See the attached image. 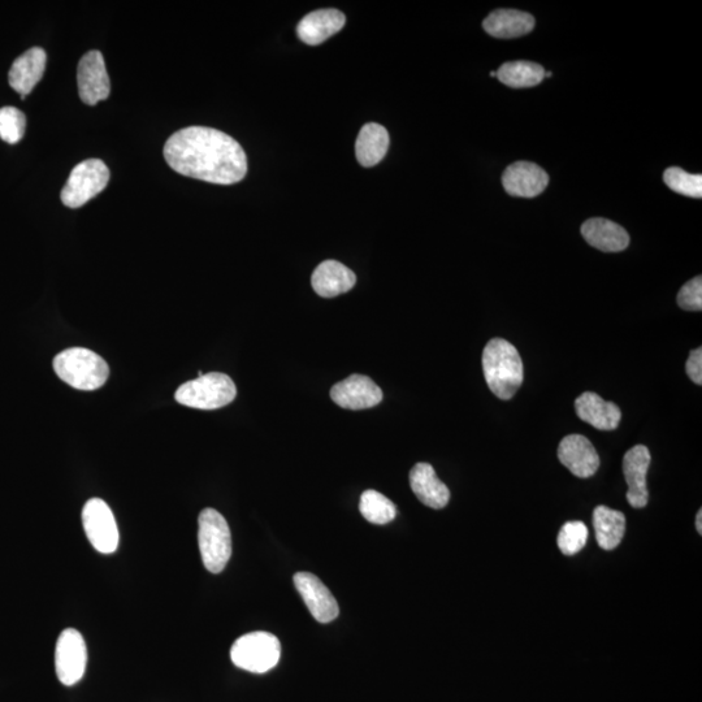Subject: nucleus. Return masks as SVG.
Segmentation results:
<instances>
[{"instance_id": "c85d7f7f", "label": "nucleus", "mask_w": 702, "mask_h": 702, "mask_svg": "<svg viewBox=\"0 0 702 702\" xmlns=\"http://www.w3.org/2000/svg\"><path fill=\"white\" fill-rule=\"evenodd\" d=\"M26 129V117L15 107L0 108V138L11 145L20 142Z\"/></svg>"}, {"instance_id": "5701e85b", "label": "nucleus", "mask_w": 702, "mask_h": 702, "mask_svg": "<svg viewBox=\"0 0 702 702\" xmlns=\"http://www.w3.org/2000/svg\"><path fill=\"white\" fill-rule=\"evenodd\" d=\"M389 149V134L380 124L368 123L359 132L355 154L363 167L379 164Z\"/></svg>"}, {"instance_id": "9b49d317", "label": "nucleus", "mask_w": 702, "mask_h": 702, "mask_svg": "<svg viewBox=\"0 0 702 702\" xmlns=\"http://www.w3.org/2000/svg\"><path fill=\"white\" fill-rule=\"evenodd\" d=\"M331 398L342 409H371L383 401V390L368 376L351 375L331 389Z\"/></svg>"}, {"instance_id": "0eeeda50", "label": "nucleus", "mask_w": 702, "mask_h": 702, "mask_svg": "<svg viewBox=\"0 0 702 702\" xmlns=\"http://www.w3.org/2000/svg\"><path fill=\"white\" fill-rule=\"evenodd\" d=\"M110 169L99 159L84 160L72 169L60 198L64 206L78 208L106 189Z\"/></svg>"}, {"instance_id": "473e14b6", "label": "nucleus", "mask_w": 702, "mask_h": 702, "mask_svg": "<svg viewBox=\"0 0 702 702\" xmlns=\"http://www.w3.org/2000/svg\"><path fill=\"white\" fill-rule=\"evenodd\" d=\"M491 76H492V77H496V76H497V72H494V71L491 72Z\"/></svg>"}, {"instance_id": "f03ea898", "label": "nucleus", "mask_w": 702, "mask_h": 702, "mask_svg": "<svg viewBox=\"0 0 702 702\" xmlns=\"http://www.w3.org/2000/svg\"><path fill=\"white\" fill-rule=\"evenodd\" d=\"M483 371L489 389L500 400H511L523 383L522 358L504 338H493L485 346Z\"/></svg>"}, {"instance_id": "4be33fe9", "label": "nucleus", "mask_w": 702, "mask_h": 702, "mask_svg": "<svg viewBox=\"0 0 702 702\" xmlns=\"http://www.w3.org/2000/svg\"><path fill=\"white\" fill-rule=\"evenodd\" d=\"M483 26L485 32L494 38H518L532 32L535 19L527 12L497 10L484 20Z\"/></svg>"}, {"instance_id": "423d86ee", "label": "nucleus", "mask_w": 702, "mask_h": 702, "mask_svg": "<svg viewBox=\"0 0 702 702\" xmlns=\"http://www.w3.org/2000/svg\"><path fill=\"white\" fill-rule=\"evenodd\" d=\"M281 644L270 632H250L234 641L231 658L234 665L254 674H264L279 663Z\"/></svg>"}, {"instance_id": "aec40b11", "label": "nucleus", "mask_w": 702, "mask_h": 702, "mask_svg": "<svg viewBox=\"0 0 702 702\" xmlns=\"http://www.w3.org/2000/svg\"><path fill=\"white\" fill-rule=\"evenodd\" d=\"M575 410L583 422L600 431H614L622 419V411L614 402L604 401L593 392L583 393L575 401Z\"/></svg>"}, {"instance_id": "f3484780", "label": "nucleus", "mask_w": 702, "mask_h": 702, "mask_svg": "<svg viewBox=\"0 0 702 702\" xmlns=\"http://www.w3.org/2000/svg\"><path fill=\"white\" fill-rule=\"evenodd\" d=\"M355 283V273L337 260H325L320 263L311 277L312 288L323 298H335L349 292Z\"/></svg>"}, {"instance_id": "b1692460", "label": "nucleus", "mask_w": 702, "mask_h": 702, "mask_svg": "<svg viewBox=\"0 0 702 702\" xmlns=\"http://www.w3.org/2000/svg\"><path fill=\"white\" fill-rule=\"evenodd\" d=\"M597 544L604 550H614L622 543L626 532V517L621 511L597 506L593 511Z\"/></svg>"}, {"instance_id": "a211bd4d", "label": "nucleus", "mask_w": 702, "mask_h": 702, "mask_svg": "<svg viewBox=\"0 0 702 702\" xmlns=\"http://www.w3.org/2000/svg\"><path fill=\"white\" fill-rule=\"evenodd\" d=\"M47 55L41 47H33L13 62L8 75V81L13 90L25 98L30 93L45 73Z\"/></svg>"}, {"instance_id": "f257e3e1", "label": "nucleus", "mask_w": 702, "mask_h": 702, "mask_svg": "<svg viewBox=\"0 0 702 702\" xmlns=\"http://www.w3.org/2000/svg\"><path fill=\"white\" fill-rule=\"evenodd\" d=\"M164 158L180 175L210 184H237L247 173L244 149L218 129L189 127L179 130L164 145Z\"/></svg>"}, {"instance_id": "39448f33", "label": "nucleus", "mask_w": 702, "mask_h": 702, "mask_svg": "<svg viewBox=\"0 0 702 702\" xmlns=\"http://www.w3.org/2000/svg\"><path fill=\"white\" fill-rule=\"evenodd\" d=\"M237 396L234 381L220 372L197 377L182 384L175 394L180 405L199 410H216L229 405Z\"/></svg>"}, {"instance_id": "cd10ccee", "label": "nucleus", "mask_w": 702, "mask_h": 702, "mask_svg": "<svg viewBox=\"0 0 702 702\" xmlns=\"http://www.w3.org/2000/svg\"><path fill=\"white\" fill-rule=\"evenodd\" d=\"M588 540V528L583 522H567L563 524L558 535V548L565 556H574L583 550Z\"/></svg>"}, {"instance_id": "6ab92c4d", "label": "nucleus", "mask_w": 702, "mask_h": 702, "mask_svg": "<svg viewBox=\"0 0 702 702\" xmlns=\"http://www.w3.org/2000/svg\"><path fill=\"white\" fill-rule=\"evenodd\" d=\"M410 485L419 501L431 509H444L449 504V488L437 478L429 463H416L410 472Z\"/></svg>"}, {"instance_id": "9d476101", "label": "nucleus", "mask_w": 702, "mask_h": 702, "mask_svg": "<svg viewBox=\"0 0 702 702\" xmlns=\"http://www.w3.org/2000/svg\"><path fill=\"white\" fill-rule=\"evenodd\" d=\"M78 93L82 102L95 106L110 97L111 82L101 51H89L77 67Z\"/></svg>"}, {"instance_id": "20e7f679", "label": "nucleus", "mask_w": 702, "mask_h": 702, "mask_svg": "<svg viewBox=\"0 0 702 702\" xmlns=\"http://www.w3.org/2000/svg\"><path fill=\"white\" fill-rule=\"evenodd\" d=\"M198 544L203 565L220 574L232 556V535L227 520L215 509H205L198 519Z\"/></svg>"}, {"instance_id": "f8f14e48", "label": "nucleus", "mask_w": 702, "mask_h": 702, "mask_svg": "<svg viewBox=\"0 0 702 702\" xmlns=\"http://www.w3.org/2000/svg\"><path fill=\"white\" fill-rule=\"evenodd\" d=\"M294 584L316 621L320 623L335 621L340 609L336 598L325 587L322 580L310 572H298L294 575Z\"/></svg>"}, {"instance_id": "7ed1b4c3", "label": "nucleus", "mask_w": 702, "mask_h": 702, "mask_svg": "<svg viewBox=\"0 0 702 702\" xmlns=\"http://www.w3.org/2000/svg\"><path fill=\"white\" fill-rule=\"evenodd\" d=\"M55 374L72 388L97 390L106 384L110 367L94 351L84 348L65 349L54 359Z\"/></svg>"}, {"instance_id": "6e6552de", "label": "nucleus", "mask_w": 702, "mask_h": 702, "mask_svg": "<svg viewBox=\"0 0 702 702\" xmlns=\"http://www.w3.org/2000/svg\"><path fill=\"white\" fill-rule=\"evenodd\" d=\"M82 524L86 536L102 554L115 553L119 546V528L110 506L101 498H91L82 509Z\"/></svg>"}, {"instance_id": "7c9ffc66", "label": "nucleus", "mask_w": 702, "mask_h": 702, "mask_svg": "<svg viewBox=\"0 0 702 702\" xmlns=\"http://www.w3.org/2000/svg\"><path fill=\"white\" fill-rule=\"evenodd\" d=\"M686 370L689 377L693 383L697 385L702 384V349L693 350L689 354V358L686 364Z\"/></svg>"}, {"instance_id": "dca6fc26", "label": "nucleus", "mask_w": 702, "mask_h": 702, "mask_svg": "<svg viewBox=\"0 0 702 702\" xmlns=\"http://www.w3.org/2000/svg\"><path fill=\"white\" fill-rule=\"evenodd\" d=\"M346 23L344 13L333 8L309 13L297 26L299 39L306 45L318 46L340 32Z\"/></svg>"}, {"instance_id": "bb28decb", "label": "nucleus", "mask_w": 702, "mask_h": 702, "mask_svg": "<svg viewBox=\"0 0 702 702\" xmlns=\"http://www.w3.org/2000/svg\"><path fill=\"white\" fill-rule=\"evenodd\" d=\"M663 181L675 193L691 198L702 197V176L692 175L682 168L673 167L663 173Z\"/></svg>"}, {"instance_id": "4468645a", "label": "nucleus", "mask_w": 702, "mask_h": 702, "mask_svg": "<svg viewBox=\"0 0 702 702\" xmlns=\"http://www.w3.org/2000/svg\"><path fill=\"white\" fill-rule=\"evenodd\" d=\"M558 458L572 475L587 479L600 467V457L592 442L582 435L566 436L558 446Z\"/></svg>"}, {"instance_id": "a878e982", "label": "nucleus", "mask_w": 702, "mask_h": 702, "mask_svg": "<svg viewBox=\"0 0 702 702\" xmlns=\"http://www.w3.org/2000/svg\"><path fill=\"white\" fill-rule=\"evenodd\" d=\"M359 510L364 519L372 524H388L397 515L396 505L389 498L376 491L363 492Z\"/></svg>"}, {"instance_id": "2eb2a0df", "label": "nucleus", "mask_w": 702, "mask_h": 702, "mask_svg": "<svg viewBox=\"0 0 702 702\" xmlns=\"http://www.w3.org/2000/svg\"><path fill=\"white\" fill-rule=\"evenodd\" d=\"M502 184L513 197L533 198L544 192L549 184L548 173L531 162H517L506 168Z\"/></svg>"}, {"instance_id": "2f4dec72", "label": "nucleus", "mask_w": 702, "mask_h": 702, "mask_svg": "<svg viewBox=\"0 0 702 702\" xmlns=\"http://www.w3.org/2000/svg\"><path fill=\"white\" fill-rule=\"evenodd\" d=\"M696 528L697 531H699L700 535H702V510H700L699 513H697Z\"/></svg>"}, {"instance_id": "1a4fd4ad", "label": "nucleus", "mask_w": 702, "mask_h": 702, "mask_svg": "<svg viewBox=\"0 0 702 702\" xmlns=\"http://www.w3.org/2000/svg\"><path fill=\"white\" fill-rule=\"evenodd\" d=\"M88 649L84 637L77 630L67 628L56 641V675L64 686H75L85 674Z\"/></svg>"}, {"instance_id": "393cba45", "label": "nucleus", "mask_w": 702, "mask_h": 702, "mask_svg": "<svg viewBox=\"0 0 702 702\" xmlns=\"http://www.w3.org/2000/svg\"><path fill=\"white\" fill-rule=\"evenodd\" d=\"M545 69L540 64L532 62H510L501 65L497 78L514 89L533 88L544 80Z\"/></svg>"}, {"instance_id": "ddd939ff", "label": "nucleus", "mask_w": 702, "mask_h": 702, "mask_svg": "<svg viewBox=\"0 0 702 702\" xmlns=\"http://www.w3.org/2000/svg\"><path fill=\"white\" fill-rule=\"evenodd\" d=\"M650 461L652 457L644 445H636L624 454L623 474L628 485L627 501L635 509H643L648 505L647 474Z\"/></svg>"}, {"instance_id": "412c9836", "label": "nucleus", "mask_w": 702, "mask_h": 702, "mask_svg": "<svg viewBox=\"0 0 702 702\" xmlns=\"http://www.w3.org/2000/svg\"><path fill=\"white\" fill-rule=\"evenodd\" d=\"M584 240L604 253H619L630 245V236L624 228L614 221L596 218L585 221L582 225Z\"/></svg>"}, {"instance_id": "c756f323", "label": "nucleus", "mask_w": 702, "mask_h": 702, "mask_svg": "<svg viewBox=\"0 0 702 702\" xmlns=\"http://www.w3.org/2000/svg\"><path fill=\"white\" fill-rule=\"evenodd\" d=\"M678 303L683 310L686 311H701L702 310V279L701 276L695 277L688 281L686 285L680 289L678 294Z\"/></svg>"}]
</instances>
